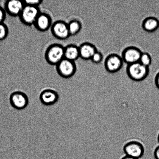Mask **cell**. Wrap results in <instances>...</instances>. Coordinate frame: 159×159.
<instances>
[{
    "instance_id": "cell-5",
    "label": "cell",
    "mask_w": 159,
    "mask_h": 159,
    "mask_svg": "<svg viewBox=\"0 0 159 159\" xmlns=\"http://www.w3.org/2000/svg\"><path fill=\"white\" fill-rule=\"evenodd\" d=\"M50 29L52 35L57 39L65 40L70 36L68 23L63 20H57L54 22Z\"/></svg>"
},
{
    "instance_id": "cell-3",
    "label": "cell",
    "mask_w": 159,
    "mask_h": 159,
    "mask_svg": "<svg viewBox=\"0 0 159 159\" xmlns=\"http://www.w3.org/2000/svg\"><path fill=\"white\" fill-rule=\"evenodd\" d=\"M40 12L39 7L25 5L18 17L23 24L28 26L33 25Z\"/></svg>"
},
{
    "instance_id": "cell-23",
    "label": "cell",
    "mask_w": 159,
    "mask_h": 159,
    "mask_svg": "<svg viewBox=\"0 0 159 159\" xmlns=\"http://www.w3.org/2000/svg\"><path fill=\"white\" fill-rule=\"evenodd\" d=\"M155 85L159 90V72L157 74L155 78Z\"/></svg>"
},
{
    "instance_id": "cell-20",
    "label": "cell",
    "mask_w": 159,
    "mask_h": 159,
    "mask_svg": "<svg viewBox=\"0 0 159 159\" xmlns=\"http://www.w3.org/2000/svg\"><path fill=\"white\" fill-rule=\"evenodd\" d=\"M25 5H29L35 7H39L43 2V1L37 0V1H23Z\"/></svg>"
},
{
    "instance_id": "cell-19",
    "label": "cell",
    "mask_w": 159,
    "mask_h": 159,
    "mask_svg": "<svg viewBox=\"0 0 159 159\" xmlns=\"http://www.w3.org/2000/svg\"><path fill=\"white\" fill-rule=\"evenodd\" d=\"M103 59V56L101 52L99 51H97L92 57L90 60L93 63L99 64L101 63Z\"/></svg>"
},
{
    "instance_id": "cell-12",
    "label": "cell",
    "mask_w": 159,
    "mask_h": 159,
    "mask_svg": "<svg viewBox=\"0 0 159 159\" xmlns=\"http://www.w3.org/2000/svg\"><path fill=\"white\" fill-rule=\"evenodd\" d=\"M58 93L52 89H46L42 90L39 95L40 102L43 105L50 106L55 104L58 101Z\"/></svg>"
},
{
    "instance_id": "cell-8",
    "label": "cell",
    "mask_w": 159,
    "mask_h": 159,
    "mask_svg": "<svg viewBox=\"0 0 159 159\" xmlns=\"http://www.w3.org/2000/svg\"><path fill=\"white\" fill-rule=\"evenodd\" d=\"M124 62L122 57L118 54H110L104 61V67L107 72L116 73L122 68Z\"/></svg>"
},
{
    "instance_id": "cell-16",
    "label": "cell",
    "mask_w": 159,
    "mask_h": 159,
    "mask_svg": "<svg viewBox=\"0 0 159 159\" xmlns=\"http://www.w3.org/2000/svg\"><path fill=\"white\" fill-rule=\"evenodd\" d=\"M70 35L74 36L79 34L82 29V24L79 20L74 19L68 23Z\"/></svg>"
},
{
    "instance_id": "cell-7",
    "label": "cell",
    "mask_w": 159,
    "mask_h": 159,
    "mask_svg": "<svg viewBox=\"0 0 159 159\" xmlns=\"http://www.w3.org/2000/svg\"><path fill=\"white\" fill-rule=\"evenodd\" d=\"M126 156L139 159L143 156L144 148L141 143L137 141H131L125 145L123 148Z\"/></svg>"
},
{
    "instance_id": "cell-10",
    "label": "cell",
    "mask_w": 159,
    "mask_h": 159,
    "mask_svg": "<svg viewBox=\"0 0 159 159\" xmlns=\"http://www.w3.org/2000/svg\"><path fill=\"white\" fill-rule=\"evenodd\" d=\"M52 25L51 16L46 12H40L33 25L40 32H45L51 29Z\"/></svg>"
},
{
    "instance_id": "cell-18",
    "label": "cell",
    "mask_w": 159,
    "mask_h": 159,
    "mask_svg": "<svg viewBox=\"0 0 159 159\" xmlns=\"http://www.w3.org/2000/svg\"><path fill=\"white\" fill-rule=\"evenodd\" d=\"M9 34V29L4 23H0V41L5 39Z\"/></svg>"
},
{
    "instance_id": "cell-25",
    "label": "cell",
    "mask_w": 159,
    "mask_h": 159,
    "mask_svg": "<svg viewBox=\"0 0 159 159\" xmlns=\"http://www.w3.org/2000/svg\"><path fill=\"white\" fill-rule=\"evenodd\" d=\"M158 143H159V134L158 135Z\"/></svg>"
},
{
    "instance_id": "cell-1",
    "label": "cell",
    "mask_w": 159,
    "mask_h": 159,
    "mask_svg": "<svg viewBox=\"0 0 159 159\" xmlns=\"http://www.w3.org/2000/svg\"><path fill=\"white\" fill-rule=\"evenodd\" d=\"M64 47L59 43L52 44L47 48L45 58L49 64L57 65L64 57Z\"/></svg>"
},
{
    "instance_id": "cell-22",
    "label": "cell",
    "mask_w": 159,
    "mask_h": 159,
    "mask_svg": "<svg viewBox=\"0 0 159 159\" xmlns=\"http://www.w3.org/2000/svg\"><path fill=\"white\" fill-rule=\"evenodd\" d=\"M154 155L155 159H159V146H157L154 151Z\"/></svg>"
},
{
    "instance_id": "cell-6",
    "label": "cell",
    "mask_w": 159,
    "mask_h": 159,
    "mask_svg": "<svg viewBox=\"0 0 159 159\" xmlns=\"http://www.w3.org/2000/svg\"><path fill=\"white\" fill-rule=\"evenodd\" d=\"M9 102L14 109L22 110L27 107L29 103V99L25 93L18 90L11 93L9 96Z\"/></svg>"
},
{
    "instance_id": "cell-11",
    "label": "cell",
    "mask_w": 159,
    "mask_h": 159,
    "mask_svg": "<svg viewBox=\"0 0 159 159\" xmlns=\"http://www.w3.org/2000/svg\"><path fill=\"white\" fill-rule=\"evenodd\" d=\"M25 5L23 1L8 0L5 2L4 9L6 13L10 16L19 17Z\"/></svg>"
},
{
    "instance_id": "cell-14",
    "label": "cell",
    "mask_w": 159,
    "mask_h": 159,
    "mask_svg": "<svg viewBox=\"0 0 159 159\" xmlns=\"http://www.w3.org/2000/svg\"><path fill=\"white\" fill-rule=\"evenodd\" d=\"M64 57L75 62L80 57L79 47L75 44L68 45L64 48Z\"/></svg>"
},
{
    "instance_id": "cell-15",
    "label": "cell",
    "mask_w": 159,
    "mask_h": 159,
    "mask_svg": "<svg viewBox=\"0 0 159 159\" xmlns=\"http://www.w3.org/2000/svg\"><path fill=\"white\" fill-rule=\"evenodd\" d=\"M144 30L148 32H153L159 27V21L154 17H148L145 19L142 23Z\"/></svg>"
},
{
    "instance_id": "cell-13",
    "label": "cell",
    "mask_w": 159,
    "mask_h": 159,
    "mask_svg": "<svg viewBox=\"0 0 159 159\" xmlns=\"http://www.w3.org/2000/svg\"><path fill=\"white\" fill-rule=\"evenodd\" d=\"M79 47L80 57L84 60H90L93 54L98 51L96 46L88 42L82 43Z\"/></svg>"
},
{
    "instance_id": "cell-21",
    "label": "cell",
    "mask_w": 159,
    "mask_h": 159,
    "mask_svg": "<svg viewBox=\"0 0 159 159\" xmlns=\"http://www.w3.org/2000/svg\"><path fill=\"white\" fill-rule=\"evenodd\" d=\"M6 13L4 8L0 6V23H4L6 18Z\"/></svg>"
},
{
    "instance_id": "cell-4",
    "label": "cell",
    "mask_w": 159,
    "mask_h": 159,
    "mask_svg": "<svg viewBox=\"0 0 159 159\" xmlns=\"http://www.w3.org/2000/svg\"><path fill=\"white\" fill-rule=\"evenodd\" d=\"M56 66L59 75L64 79L70 78L75 75L77 71L75 62L65 58Z\"/></svg>"
},
{
    "instance_id": "cell-2",
    "label": "cell",
    "mask_w": 159,
    "mask_h": 159,
    "mask_svg": "<svg viewBox=\"0 0 159 159\" xmlns=\"http://www.w3.org/2000/svg\"><path fill=\"white\" fill-rule=\"evenodd\" d=\"M129 78L135 82L144 80L148 76L149 67L144 66L139 62L128 65L126 69Z\"/></svg>"
},
{
    "instance_id": "cell-17",
    "label": "cell",
    "mask_w": 159,
    "mask_h": 159,
    "mask_svg": "<svg viewBox=\"0 0 159 159\" xmlns=\"http://www.w3.org/2000/svg\"><path fill=\"white\" fill-rule=\"evenodd\" d=\"M139 62L144 66L149 67L152 63V58L150 54L148 52H143L140 57Z\"/></svg>"
},
{
    "instance_id": "cell-24",
    "label": "cell",
    "mask_w": 159,
    "mask_h": 159,
    "mask_svg": "<svg viewBox=\"0 0 159 159\" xmlns=\"http://www.w3.org/2000/svg\"><path fill=\"white\" fill-rule=\"evenodd\" d=\"M121 159H138L134 158H132V157L127 156H125L123 157Z\"/></svg>"
},
{
    "instance_id": "cell-9",
    "label": "cell",
    "mask_w": 159,
    "mask_h": 159,
    "mask_svg": "<svg viewBox=\"0 0 159 159\" xmlns=\"http://www.w3.org/2000/svg\"><path fill=\"white\" fill-rule=\"evenodd\" d=\"M141 49L135 46H129L122 51L121 57L128 65L139 62L142 54Z\"/></svg>"
}]
</instances>
